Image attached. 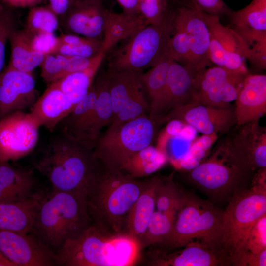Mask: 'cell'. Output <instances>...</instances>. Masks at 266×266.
I'll return each instance as SVG.
<instances>
[{"instance_id":"ffe728a7","label":"cell","mask_w":266,"mask_h":266,"mask_svg":"<svg viewBox=\"0 0 266 266\" xmlns=\"http://www.w3.org/2000/svg\"><path fill=\"white\" fill-rule=\"evenodd\" d=\"M184 248L168 253L155 249L148 253V265L153 266H217L225 263L219 252L198 240L191 241Z\"/></svg>"},{"instance_id":"9a60e30c","label":"cell","mask_w":266,"mask_h":266,"mask_svg":"<svg viewBox=\"0 0 266 266\" xmlns=\"http://www.w3.org/2000/svg\"><path fill=\"white\" fill-rule=\"evenodd\" d=\"M0 250L16 266H50L55 254L32 233L0 230Z\"/></svg>"},{"instance_id":"7a4b0ae2","label":"cell","mask_w":266,"mask_h":266,"mask_svg":"<svg viewBox=\"0 0 266 266\" xmlns=\"http://www.w3.org/2000/svg\"><path fill=\"white\" fill-rule=\"evenodd\" d=\"M255 171L243 151L226 137L199 165L187 171V177L212 200L226 202L235 192L248 188Z\"/></svg>"},{"instance_id":"7402d4cb","label":"cell","mask_w":266,"mask_h":266,"mask_svg":"<svg viewBox=\"0 0 266 266\" xmlns=\"http://www.w3.org/2000/svg\"><path fill=\"white\" fill-rule=\"evenodd\" d=\"M75 105L58 86L51 83L30 108L29 114L40 127L52 131Z\"/></svg>"},{"instance_id":"7c38bea8","label":"cell","mask_w":266,"mask_h":266,"mask_svg":"<svg viewBox=\"0 0 266 266\" xmlns=\"http://www.w3.org/2000/svg\"><path fill=\"white\" fill-rule=\"evenodd\" d=\"M200 11L210 32L212 64L232 70L248 72L247 48L242 37L233 29L223 26L218 16Z\"/></svg>"},{"instance_id":"74e56055","label":"cell","mask_w":266,"mask_h":266,"mask_svg":"<svg viewBox=\"0 0 266 266\" xmlns=\"http://www.w3.org/2000/svg\"><path fill=\"white\" fill-rule=\"evenodd\" d=\"M217 139V133L203 134L195 139L187 153L178 161L179 167L187 171L197 166L207 157Z\"/></svg>"},{"instance_id":"ba28073f","label":"cell","mask_w":266,"mask_h":266,"mask_svg":"<svg viewBox=\"0 0 266 266\" xmlns=\"http://www.w3.org/2000/svg\"><path fill=\"white\" fill-rule=\"evenodd\" d=\"M174 18V13H167L160 24L148 25L129 37L112 56L109 70L142 71L170 56Z\"/></svg>"},{"instance_id":"60d3db41","label":"cell","mask_w":266,"mask_h":266,"mask_svg":"<svg viewBox=\"0 0 266 266\" xmlns=\"http://www.w3.org/2000/svg\"><path fill=\"white\" fill-rule=\"evenodd\" d=\"M68 56L60 54H47L39 66L41 76L47 82L51 83L66 75Z\"/></svg>"},{"instance_id":"d6986e66","label":"cell","mask_w":266,"mask_h":266,"mask_svg":"<svg viewBox=\"0 0 266 266\" xmlns=\"http://www.w3.org/2000/svg\"><path fill=\"white\" fill-rule=\"evenodd\" d=\"M174 22L187 35L194 71L198 73L210 66V32L200 10L195 6H182L174 13Z\"/></svg>"},{"instance_id":"52a82bcc","label":"cell","mask_w":266,"mask_h":266,"mask_svg":"<svg viewBox=\"0 0 266 266\" xmlns=\"http://www.w3.org/2000/svg\"><path fill=\"white\" fill-rule=\"evenodd\" d=\"M223 218V211L212 202L183 191L172 233L159 247L170 250L182 248L191 241L198 240L218 251Z\"/></svg>"},{"instance_id":"9c48e42d","label":"cell","mask_w":266,"mask_h":266,"mask_svg":"<svg viewBox=\"0 0 266 266\" xmlns=\"http://www.w3.org/2000/svg\"><path fill=\"white\" fill-rule=\"evenodd\" d=\"M157 123H159L145 115L128 121L116 129L108 128L95 144L94 156L105 167L120 169L129 158L152 144Z\"/></svg>"},{"instance_id":"f907efd6","label":"cell","mask_w":266,"mask_h":266,"mask_svg":"<svg viewBox=\"0 0 266 266\" xmlns=\"http://www.w3.org/2000/svg\"><path fill=\"white\" fill-rule=\"evenodd\" d=\"M126 14L140 13L138 9V0H116Z\"/></svg>"},{"instance_id":"b9f144b4","label":"cell","mask_w":266,"mask_h":266,"mask_svg":"<svg viewBox=\"0 0 266 266\" xmlns=\"http://www.w3.org/2000/svg\"><path fill=\"white\" fill-rule=\"evenodd\" d=\"M101 40L91 38L88 41L74 45L59 44L54 54L92 58L101 49Z\"/></svg>"},{"instance_id":"cb8c5ba5","label":"cell","mask_w":266,"mask_h":266,"mask_svg":"<svg viewBox=\"0 0 266 266\" xmlns=\"http://www.w3.org/2000/svg\"><path fill=\"white\" fill-rule=\"evenodd\" d=\"M97 96L96 84H92L85 96L59 124L64 136L91 148L89 133Z\"/></svg>"},{"instance_id":"f546056e","label":"cell","mask_w":266,"mask_h":266,"mask_svg":"<svg viewBox=\"0 0 266 266\" xmlns=\"http://www.w3.org/2000/svg\"><path fill=\"white\" fill-rule=\"evenodd\" d=\"M106 54L100 51L87 68L68 74L52 82L76 104L87 94Z\"/></svg>"},{"instance_id":"7dc6e473","label":"cell","mask_w":266,"mask_h":266,"mask_svg":"<svg viewBox=\"0 0 266 266\" xmlns=\"http://www.w3.org/2000/svg\"><path fill=\"white\" fill-rule=\"evenodd\" d=\"M233 266H266V249L254 253L243 250L233 261Z\"/></svg>"},{"instance_id":"836d02e7","label":"cell","mask_w":266,"mask_h":266,"mask_svg":"<svg viewBox=\"0 0 266 266\" xmlns=\"http://www.w3.org/2000/svg\"><path fill=\"white\" fill-rule=\"evenodd\" d=\"M175 217L154 210L139 242L141 250L149 246L163 245L170 236Z\"/></svg>"},{"instance_id":"4fadbf2b","label":"cell","mask_w":266,"mask_h":266,"mask_svg":"<svg viewBox=\"0 0 266 266\" xmlns=\"http://www.w3.org/2000/svg\"><path fill=\"white\" fill-rule=\"evenodd\" d=\"M142 73V71L109 70L106 74L113 109L112 120L120 111L136 117L148 111L149 104L143 94Z\"/></svg>"},{"instance_id":"5bb4252c","label":"cell","mask_w":266,"mask_h":266,"mask_svg":"<svg viewBox=\"0 0 266 266\" xmlns=\"http://www.w3.org/2000/svg\"><path fill=\"white\" fill-rule=\"evenodd\" d=\"M173 120L189 125L203 134L227 132L237 123L234 107L218 108L198 104L174 109L160 123Z\"/></svg>"},{"instance_id":"7bdbcfd3","label":"cell","mask_w":266,"mask_h":266,"mask_svg":"<svg viewBox=\"0 0 266 266\" xmlns=\"http://www.w3.org/2000/svg\"><path fill=\"white\" fill-rule=\"evenodd\" d=\"M18 25L14 13L4 8L0 13V74L4 65L7 42L11 33L18 29Z\"/></svg>"},{"instance_id":"83f0119b","label":"cell","mask_w":266,"mask_h":266,"mask_svg":"<svg viewBox=\"0 0 266 266\" xmlns=\"http://www.w3.org/2000/svg\"><path fill=\"white\" fill-rule=\"evenodd\" d=\"M40 195L16 203H0V230L31 233Z\"/></svg>"},{"instance_id":"11a10c76","label":"cell","mask_w":266,"mask_h":266,"mask_svg":"<svg viewBox=\"0 0 266 266\" xmlns=\"http://www.w3.org/2000/svg\"><path fill=\"white\" fill-rule=\"evenodd\" d=\"M164 1L166 2L167 3V1L169 0H163Z\"/></svg>"},{"instance_id":"2e32d148","label":"cell","mask_w":266,"mask_h":266,"mask_svg":"<svg viewBox=\"0 0 266 266\" xmlns=\"http://www.w3.org/2000/svg\"><path fill=\"white\" fill-rule=\"evenodd\" d=\"M198 73L171 62L156 119L158 122L173 110L194 103Z\"/></svg>"},{"instance_id":"d4e9b609","label":"cell","mask_w":266,"mask_h":266,"mask_svg":"<svg viewBox=\"0 0 266 266\" xmlns=\"http://www.w3.org/2000/svg\"><path fill=\"white\" fill-rule=\"evenodd\" d=\"M259 120L241 125L232 137L234 144L246 155L252 168L256 171L266 167V128Z\"/></svg>"},{"instance_id":"1f68e13d","label":"cell","mask_w":266,"mask_h":266,"mask_svg":"<svg viewBox=\"0 0 266 266\" xmlns=\"http://www.w3.org/2000/svg\"><path fill=\"white\" fill-rule=\"evenodd\" d=\"M97 89V99L93 108L89 133V144L94 148L100 137L101 130L110 124L113 116L109 85L106 75L95 83Z\"/></svg>"},{"instance_id":"ee69618b","label":"cell","mask_w":266,"mask_h":266,"mask_svg":"<svg viewBox=\"0 0 266 266\" xmlns=\"http://www.w3.org/2000/svg\"><path fill=\"white\" fill-rule=\"evenodd\" d=\"M266 249V214L260 217L250 229L243 250L257 253Z\"/></svg>"},{"instance_id":"30bf717a","label":"cell","mask_w":266,"mask_h":266,"mask_svg":"<svg viewBox=\"0 0 266 266\" xmlns=\"http://www.w3.org/2000/svg\"><path fill=\"white\" fill-rule=\"evenodd\" d=\"M249 72L234 71L219 66L206 68L198 74L194 104L226 108L234 101Z\"/></svg>"},{"instance_id":"f5cc1de1","label":"cell","mask_w":266,"mask_h":266,"mask_svg":"<svg viewBox=\"0 0 266 266\" xmlns=\"http://www.w3.org/2000/svg\"><path fill=\"white\" fill-rule=\"evenodd\" d=\"M0 266H16V265L8 259L0 250Z\"/></svg>"},{"instance_id":"816d5d0a","label":"cell","mask_w":266,"mask_h":266,"mask_svg":"<svg viewBox=\"0 0 266 266\" xmlns=\"http://www.w3.org/2000/svg\"><path fill=\"white\" fill-rule=\"evenodd\" d=\"M8 6L13 7H33L40 3L43 0H1Z\"/></svg>"},{"instance_id":"d590c367","label":"cell","mask_w":266,"mask_h":266,"mask_svg":"<svg viewBox=\"0 0 266 266\" xmlns=\"http://www.w3.org/2000/svg\"><path fill=\"white\" fill-rule=\"evenodd\" d=\"M182 192L173 180V173L168 177H161L156 193V210L175 218L180 204Z\"/></svg>"},{"instance_id":"db71d44e","label":"cell","mask_w":266,"mask_h":266,"mask_svg":"<svg viewBox=\"0 0 266 266\" xmlns=\"http://www.w3.org/2000/svg\"><path fill=\"white\" fill-rule=\"evenodd\" d=\"M4 7L0 3V13L4 10Z\"/></svg>"},{"instance_id":"277c9868","label":"cell","mask_w":266,"mask_h":266,"mask_svg":"<svg viewBox=\"0 0 266 266\" xmlns=\"http://www.w3.org/2000/svg\"><path fill=\"white\" fill-rule=\"evenodd\" d=\"M101 166L93 148L63 135L49 142L34 164L53 190L85 193Z\"/></svg>"},{"instance_id":"d6a6232c","label":"cell","mask_w":266,"mask_h":266,"mask_svg":"<svg viewBox=\"0 0 266 266\" xmlns=\"http://www.w3.org/2000/svg\"><path fill=\"white\" fill-rule=\"evenodd\" d=\"M172 61L170 56H168L141 75L143 86L149 100V116L156 121L168 69Z\"/></svg>"},{"instance_id":"f6af8a7d","label":"cell","mask_w":266,"mask_h":266,"mask_svg":"<svg viewBox=\"0 0 266 266\" xmlns=\"http://www.w3.org/2000/svg\"><path fill=\"white\" fill-rule=\"evenodd\" d=\"M166 6L163 0H138L139 12L149 25L163 22L167 14Z\"/></svg>"},{"instance_id":"bcb514c9","label":"cell","mask_w":266,"mask_h":266,"mask_svg":"<svg viewBox=\"0 0 266 266\" xmlns=\"http://www.w3.org/2000/svg\"><path fill=\"white\" fill-rule=\"evenodd\" d=\"M59 44L58 37L54 33H33L31 39L32 49L44 55L54 54Z\"/></svg>"},{"instance_id":"e0dca14e","label":"cell","mask_w":266,"mask_h":266,"mask_svg":"<svg viewBox=\"0 0 266 266\" xmlns=\"http://www.w3.org/2000/svg\"><path fill=\"white\" fill-rule=\"evenodd\" d=\"M37 100L32 73L7 66L0 74V119L16 111L30 108Z\"/></svg>"},{"instance_id":"681fc988","label":"cell","mask_w":266,"mask_h":266,"mask_svg":"<svg viewBox=\"0 0 266 266\" xmlns=\"http://www.w3.org/2000/svg\"><path fill=\"white\" fill-rule=\"evenodd\" d=\"M76 0H48L49 6L58 17L64 16Z\"/></svg>"},{"instance_id":"f1b7e54d","label":"cell","mask_w":266,"mask_h":266,"mask_svg":"<svg viewBox=\"0 0 266 266\" xmlns=\"http://www.w3.org/2000/svg\"><path fill=\"white\" fill-rule=\"evenodd\" d=\"M33 34L26 28L17 29L11 33L8 39L11 46L8 67L32 73L36 67L40 66L45 55L32 49L31 39Z\"/></svg>"},{"instance_id":"4dcf8cb0","label":"cell","mask_w":266,"mask_h":266,"mask_svg":"<svg viewBox=\"0 0 266 266\" xmlns=\"http://www.w3.org/2000/svg\"><path fill=\"white\" fill-rule=\"evenodd\" d=\"M167 161L163 151L150 145L129 158L120 169L134 178H140L155 172Z\"/></svg>"},{"instance_id":"c3c4849f","label":"cell","mask_w":266,"mask_h":266,"mask_svg":"<svg viewBox=\"0 0 266 266\" xmlns=\"http://www.w3.org/2000/svg\"><path fill=\"white\" fill-rule=\"evenodd\" d=\"M194 6L206 13L217 15L230 14L229 10L222 0H193Z\"/></svg>"},{"instance_id":"ac0fdd59","label":"cell","mask_w":266,"mask_h":266,"mask_svg":"<svg viewBox=\"0 0 266 266\" xmlns=\"http://www.w3.org/2000/svg\"><path fill=\"white\" fill-rule=\"evenodd\" d=\"M107 10L101 0H76L59 23L67 34L102 41Z\"/></svg>"},{"instance_id":"4316f807","label":"cell","mask_w":266,"mask_h":266,"mask_svg":"<svg viewBox=\"0 0 266 266\" xmlns=\"http://www.w3.org/2000/svg\"><path fill=\"white\" fill-rule=\"evenodd\" d=\"M148 25L140 13H118L107 10L101 51L106 54L118 42L129 38Z\"/></svg>"},{"instance_id":"484cf974","label":"cell","mask_w":266,"mask_h":266,"mask_svg":"<svg viewBox=\"0 0 266 266\" xmlns=\"http://www.w3.org/2000/svg\"><path fill=\"white\" fill-rule=\"evenodd\" d=\"M161 178L156 175L148 180L127 216L125 232L138 242L155 210L156 193Z\"/></svg>"},{"instance_id":"44dd1931","label":"cell","mask_w":266,"mask_h":266,"mask_svg":"<svg viewBox=\"0 0 266 266\" xmlns=\"http://www.w3.org/2000/svg\"><path fill=\"white\" fill-rule=\"evenodd\" d=\"M235 101L237 125L259 120L266 114V75L246 77Z\"/></svg>"},{"instance_id":"3957f363","label":"cell","mask_w":266,"mask_h":266,"mask_svg":"<svg viewBox=\"0 0 266 266\" xmlns=\"http://www.w3.org/2000/svg\"><path fill=\"white\" fill-rule=\"evenodd\" d=\"M141 251L138 240L127 233H114L92 223L67 239L55 253L64 266H127L135 264Z\"/></svg>"},{"instance_id":"603a6c76","label":"cell","mask_w":266,"mask_h":266,"mask_svg":"<svg viewBox=\"0 0 266 266\" xmlns=\"http://www.w3.org/2000/svg\"><path fill=\"white\" fill-rule=\"evenodd\" d=\"M35 185L33 169L0 161V203H16L33 197Z\"/></svg>"},{"instance_id":"f35d334b","label":"cell","mask_w":266,"mask_h":266,"mask_svg":"<svg viewBox=\"0 0 266 266\" xmlns=\"http://www.w3.org/2000/svg\"><path fill=\"white\" fill-rule=\"evenodd\" d=\"M58 17L49 5L31 7L27 16L25 28L33 34L54 33L60 25Z\"/></svg>"},{"instance_id":"8fae6325","label":"cell","mask_w":266,"mask_h":266,"mask_svg":"<svg viewBox=\"0 0 266 266\" xmlns=\"http://www.w3.org/2000/svg\"><path fill=\"white\" fill-rule=\"evenodd\" d=\"M40 127L29 113L16 111L0 119V161L9 162L31 153L36 146Z\"/></svg>"},{"instance_id":"ab89813d","label":"cell","mask_w":266,"mask_h":266,"mask_svg":"<svg viewBox=\"0 0 266 266\" xmlns=\"http://www.w3.org/2000/svg\"><path fill=\"white\" fill-rule=\"evenodd\" d=\"M174 30L169 43V53L171 59L193 72V62L187 35L178 24L173 22Z\"/></svg>"},{"instance_id":"6da1fadb","label":"cell","mask_w":266,"mask_h":266,"mask_svg":"<svg viewBox=\"0 0 266 266\" xmlns=\"http://www.w3.org/2000/svg\"><path fill=\"white\" fill-rule=\"evenodd\" d=\"M148 180H138L120 169L101 165L86 190L87 208L92 223L112 233H126L127 216Z\"/></svg>"},{"instance_id":"8992f818","label":"cell","mask_w":266,"mask_h":266,"mask_svg":"<svg viewBox=\"0 0 266 266\" xmlns=\"http://www.w3.org/2000/svg\"><path fill=\"white\" fill-rule=\"evenodd\" d=\"M266 214V186H251L234 193L223 211L217 250L226 266L243 250L248 233L256 222Z\"/></svg>"},{"instance_id":"8d00e7d4","label":"cell","mask_w":266,"mask_h":266,"mask_svg":"<svg viewBox=\"0 0 266 266\" xmlns=\"http://www.w3.org/2000/svg\"><path fill=\"white\" fill-rule=\"evenodd\" d=\"M233 27L266 31V0H253L247 6L231 14Z\"/></svg>"},{"instance_id":"5b68a950","label":"cell","mask_w":266,"mask_h":266,"mask_svg":"<svg viewBox=\"0 0 266 266\" xmlns=\"http://www.w3.org/2000/svg\"><path fill=\"white\" fill-rule=\"evenodd\" d=\"M85 194L53 190L41 195L31 233L55 254L67 239L93 223Z\"/></svg>"},{"instance_id":"e575fe53","label":"cell","mask_w":266,"mask_h":266,"mask_svg":"<svg viewBox=\"0 0 266 266\" xmlns=\"http://www.w3.org/2000/svg\"><path fill=\"white\" fill-rule=\"evenodd\" d=\"M243 39L247 48L246 60L256 68L262 70L266 68V31L248 28L233 27Z\"/></svg>"}]
</instances>
